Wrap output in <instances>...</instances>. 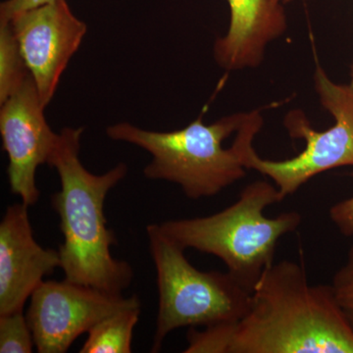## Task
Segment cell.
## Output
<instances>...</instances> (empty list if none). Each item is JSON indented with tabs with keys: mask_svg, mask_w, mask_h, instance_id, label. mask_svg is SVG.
<instances>
[{
	"mask_svg": "<svg viewBox=\"0 0 353 353\" xmlns=\"http://www.w3.org/2000/svg\"><path fill=\"white\" fill-rule=\"evenodd\" d=\"M185 353H353V328L332 285H311L303 265L263 272L234 324L190 328Z\"/></svg>",
	"mask_w": 353,
	"mask_h": 353,
	"instance_id": "1",
	"label": "cell"
},
{
	"mask_svg": "<svg viewBox=\"0 0 353 353\" xmlns=\"http://www.w3.org/2000/svg\"><path fill=\"white\" fill-rule=\"evenodd\" d=\"M83 132V128H64L48 162L61 183L51 199L64 236L58 248L61 269L70 282L123 294L134 271L111 254L117 239L108 228L104 203L108 192L126 176L128 167L119 163L102 175L88 172L79 157Z\"/></svg>",
	"mask_w": 353,
	"mask_h": 353,
	"instance_id": "2",
	"label": "cell"
},
{
	"mask_svg": "<svg viewBox=\"0 0 353 353\" xmlns=\"http://www.w3.org/2000/svg\"><path fill=\"white\" fill-rule=\"evenodd\" d=\"M283 201L278 188L256 181L241 190L238 201L215 214L158 224L165 236L183 250L194 248L214 255L228 272L250 290L274 264L276 246L285 234L296 231L303 221L296 211L275 218L265 209Z\"/></svg>",
	"mask_w": 353,
	"mask_h": 353,
	"instance_id": "3",
	"label": "cell"
},
{
	"mask_svg": "<svg viewBox=\"0 0 353 353\" xmlns=\"http://www.w3.org/2000/svg\"><path fill=\"white\" fill-rule=\"evenodd\" d=\"M248 114H236L205 125L201 117L173 132H154L123 122L109 126L106 134L146 150L152 159L143 174L150 180L175 183L189 199L216 196L245 176L243 141L238 132L234 143H223L239 131Z\"/></svg>",
	"mask_w": 353,
	"mask_h": 353,
	"instance_id": "4",
	"label": "cell"
},
{
	"mask_svg": "<svg viewBox=\"0 0 353 353\" xmlns=\"http://www.w3.org/2000/svg\"><path fill=\"white\" fill-rule=\"evenodd\" d=\"M157 275L158 314L152 352L174 330L234 324L250 307L252 290L229 272L199 270L185 250L165 236L158 224L146 227Z\"/></svg>",
	"mask_w": 353,
	"mask_h": 353,
	"instance_id": "5",
	"label": "cell"
},
{
	"mask_svg": "<svg viewBox=\"0 0 353 353\" xmlns=\"http://www.w3.org/2000/svg\"><path fill=\"white\" fill-rule=\"evenodd\" d=\"M316 85L322 103L333 114L336 124L327 131L317 132L303 114H290L285 126L290 137L304 139L306 143L296 157L272 161L257 155L252 141L262 126L261 121L248 120L241 130L243 165L273 180L283 201L318 174L353 166V97L350 88L332 82L321 68L316 73Z\"/></svg>",
	"mask_w": 353,
	"mask_h": 353,
	"instance_id": "6",
	"label": "cell"
},
{
	"mask_svg": "<svg viewBox=\"0 0 353 353\" xmlns=\"http://www.w3.org/2000/svg\"><path fill=\"white\" fill-rule=\"evenodd\" d=\"M139 305L137 296L124 297L66 279L43 281L32 292L26 317L38 352L64 353L104 318Z\"/></svg>",
	"mask_w": 353,
	"mask_h": 353,
	"instance_id": "7",
	"label": "cell"
},
{
	"mask_svg": "<svg viewBox=\"0 0 353 353\" xmlns=\"http://www.w3.org/2000/svg\"><path fill=\"white\" fill-rule=\"evenodd\" d=\"M9 22L41 102L48 105L87 25L74 15L66 0H50L15 14Z\"/></svg>",
	"mask_w": 353,
	"mask_h": 353,
	"instance_id": "8",
	"label": "cell"
},
{
	"mask_svg": "<svg viewBox=\"0 0 353 353\" xmlns=\"http://www.w3.org/2000/svg\"><path fill=\"white\" fill-rule=\"evenodd\" d=\"M46 106L31 74L12 95L1 103L0 132L3 150L8 155L7 169L11 192L23 203L38 202L37 170L48 164L58 136L44 117Z\"/></svg>",
	"mask_w": 353,
	"mask_h": 353,
	"instance_id": "9",
	"label": "cell"
},
{
	"mask_svg": "<svg viewBox=\"0 0 353 353\" xmlns=\"http://www.w3.org/2000/svg\"><path fill=\"white\" fill-rule=\"evenodd\" d=\"M27 204H13L0 223V315L23 311L32 292L57 268L58 250L34 240Z\"/></svg>",
	"mask_w": 353,
	"mask_h": 353,
	"instance_id": "10",
	"label": "cell"
},
{
	"mask_svg": "<svg viewBox=\"0 0 353 353\" xmlns=\"http://www.w3.org/2000/svg\"><path fill=\"white\" fill-rule=\"evenodd\" d=\"M231 25L225 38L216 41L221 66L239 69L259 62L266 43L284 31V10L274 0H228Z\"/></svg>",
	"mask_w": 353,
	"mask_h": 353,
	"instance_id": "11",
	"label": "cell"
},
{
	"mask_svg": "<svg viewBox=\"0 0 353 353\" xmlns=\"http://www.w3.org/2000/svg\"><path fill=\"white\" fill-rule=\"evenodd\" d=\"M141 305L109 315L90 330L81 353H131L132 334L138 324Z\"/></svg>",
	"mask_w": 353,
	"mask_h": 353,
	"instance_id": "12",
	"label": "cell"
},
{
	"mask_svg": "<svg viewBox=\"0 0 353 353\" xmlns=\"http://www.w3.org/2000/svg\"><path fill=\"white\" fill-rule=\"evenodd\" d=\"M30 75L9 21L0 20V103H3Z\"/></svg>",
	"mask_w": 353,
	"mask_h": 353,
	"instance_id": "13",
	"label": "cell"
},
{
	"mask_svg": "<svg viewBox=\"0 0 353 353\" xmlns=\"http://www.w3.org/2000/svg\"><path fill=\"white\" fill-rule=\"evenodd\" d=\"M34 336L23 311L0 315V353H31Z\"/></svg>",
	"mask_w": 353,
	"mask_h": 353,
	"instance_id": "14",
	"label": "cell"
},
{
	"mask_svg": "<svg viewBox=\"0 0 353 353\" xmlns=\"http://www.w3.org/2000/svg\"><path fill=\"white\" fill-rule=\"evenodd\" d=\"M331 285L353 328V245L348 250L345 263L334 274Z\"/></svg>",
	"mask_w": 353,
	"mask_h": 353,
	"instance_id": "15",
	"label": "cell"
},
{
	"mask_svg": "<svg viewBox=\"0 0 353 353\" xmlns=\"http://www.w3.org/2000/svg\"><path fill=\"white\" fill-rule=\"evenodd\" d=\"M352 176L353 178V172ZM329 215L341 234L353 236V196L334 204L330 208Z\"/></svg>",
	"mask_w": 353,
	"mask_h": 353,
	"instance_id": "16",
	"label": "cell"
},
{
	"mask_svg": "<svg viewBox=\"0 0 353 353\" xmlns=\"http://www.w3.org/2000/svg\"><path fill=\"white\" fill-rule=\"evenodd\" d=\"M50 0H6L0 6V20L9 21L15 14L41 6Z\"/></svg>",
	"mask_w": 353,
	"mask_h": 353,
	"instance_id": "17",
	"label": "cell"
},
{
	"mask_svg": "<svg viewBox=\"0 0 353 353\" xmlns=\"http://www.w3.org/2000/svg\"><path fill=\"white\" fill-rule=\"evenodd\" d=\"M348 88H350V92H352V94L353 97V67H352V83H350V85H348Z\"/></svg>",
	"mask_w": 353,
	"mask_h": 353,
	"instance_id": "18",
	"label": "cell"
},
{
	"mask_svg": "<svg viewBox=\"0 0 353 353\" xmlns=\"http://www.w3.org/2000/svg\"><path fill=\"white\" fill-rule=\"evenodd\" d=\"M274 1L279 2V3H281V2H290V0H274Z\"/></svg>",
	"mask_w": 353,
	"mask_h": 353,
	"instance_id": "19",
	"label": "cell"
}]
</instances>
